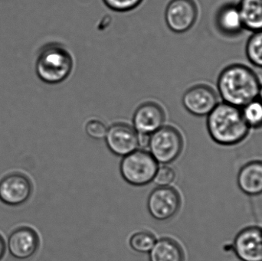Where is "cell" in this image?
Listing matches in <instances>:
<instances>
[{"instance_id":"8","label":"cell","mask_w":262,"mask_h":261,"mask_svg":"<svg viewBox=\"0 0 262 261\" xmlns=\"http://www.w3.org/2000/svg\"><path fill=\"white\" fill-rule=\"evenodd\" d=\"M219 103L215 90L205 84L193 86L186 90L183 97L185 108L196 116H208Z\"/></svg>"},{"instance_id":"22","label":"cell","mask_w":262,"mask_h":261,"mask_svg":"<svg viewBox=\"0 0 262 261\" xmlns=\"http://www.w3.org/2000/svg\"><path fill=\"white\" fill-rule=\"evenodd\" d=\"M175 178V171L170 167L163 165L158 168L152 181L159 187H166L173 182Z\"/></svg>"},{"instance_id":"17","label":"cell","mask_w":262,"mask_h":261,"mask_svg":"<svg viewBox=\"0 0 262 261\" xmlns=\"http://www.w3.org/2000/svg\"><path fill=\"white\" fill-rule=\"evenodd\" d=\"M238 6L245 29L262 30V0H240Z\"/></svg>"},{"instance_id":"9","label":"cell","mask_w":262,"mask_h":261,"mask_svg":"<svg viewBox=\"0 0 262 261\" xmlns=\"http://www.w3.org/2000/svg\"><path fill=\"white\" fill-rule=\"evenodd\" d=\"M104 139L114 154L123 157L139 147L138 133L134 127L124 123H117L107 128Z\"/></svg>"},{"instance_id":"24","label":"cell","mask_w":262,"mask_h":261,"mask_svg":"<svg viewBox=\"0 0 262 261\" xmlns=\"http://www.w3.org/2000/svg\"><path fill=\"white\" fill-rule=\"evenodd\" d=\"M5 251H6V244H5L3 237L0 235V260L4 256Z\"/></svg>"},{"instance_id":"21","label":"cell","mask_w":262,"mask_h":261,"mask_svg":"<svg viewBox=\"0 0 262 261\" xmlns=\"http://www.w3.org/2000/svg\"><path fill=\"white\" fill-rule=\"evenodd\" d=\"M84 129L88 136L92 139H104L107 134V127L106 124L101 120L95 118L89 120L84 126Z\"/></svg>"},{"instance_id":"1","label":"cell","mask_w":262,"mask_h":261,"mask_svg":"<svg viewBox=\"0 0 262 261\" xmlns=\"http://www.w3.org/2000/svg\"><path fill=\"white\" fill-rule=\"evenodd\" d=\"M261 84L252 68L244 64H234L222 70L217 88L223 102L243 108L258 98Z\"/></svg>"},{"instance_id":"11","label":"cell","mask_w":262,"mask_h":261,"mask_svg":"<svg viewBox=\"0 0 262 261\" xmlns=\"http://www.w3.org/2000/svg\"><path fill=\"white\" fill-rule=\"evenodd\" d=\"M234 251L242 261H262V229L249 227L242 230L234 241Z\"/></svg>"},{"instance_id":"6","label":"cell","mask_w":262,"mask_h":261,"mask_svg":"<svg viewBox=\"0 0 262 261\" xmlns=\"http://www.w3.org/2000/svg\"><path fill=\"white\" fill-rule=\"evenodd\" d=\"M198 18V7L194 0H171L166 9L165 18L168 27L176 33L191 29Z\"/></svg>"},{"instance_id":"10","label":"cell","mask_w":262,"mask_h":261,"mask_svg":"<svg viewBox=\"0 0 262 261\" xmlns=\"http://www.w3.org/2000/svg\"><path fill=\"white\" fill-rule=\"evenodd\" d=\"M32 191L30 181L20 173L8 175L0 181V201L10 206H17L26 202Z\"/></svg>"},{"instance_id":"5","label":"cell","mask_w":262,"mask_h":261,"mask_svg":"<svg viewBox=\"0 0 262 261\" xmlns=\"http://www.w3.org/2000/svg\"><path fill=\"white\" fill-rule=\"evenodd\" d=\"M148 148L157 163H171L181 154L183 136L174 127L163 126L150 135Z\"/></svg>"},{"instance_id":"20","label":"cell","mask_w":262,"mask_h":261,"mask_svg":"<svg viewBox=\"0 0 262 261\" xmlns=\"http://www.w3.org/2000/svg\"><path fill=\"white\" fill-rule=\"evenodd\" d=\"M156 243L154 236L146 231L136 233L130 239L131 248L139 253L146 254L152 249Z\"/></svg>"},{"instance_id":"13","label":"cell","mask_w":262,"mask_h":261,"mask_svg":"<svg viewBox=\"0 0 262 261\" xmlns=\"http://www.w3.org/2000/svg\"><path fill=\"white\" fill-rule=\"evenodd\" d=\"M39 245L38 234L32 228L21 227L15 230L8 239V249L12 257L25 260L32 257Z\"/></svg>"},{"instance_id":"12","label":"cell","mask_w":262,"mask_h":261,"mask_svg":"<svg viewBox=\"0 0 262 261\" xmlns=\"http://www.w3.org/2000/svg\"><path fill=\"white\" fill-rule=\"evenodd\" d=\"M164 110L159 104L146 102L136 110L133 117V127L140 134L151 135L163 127Z\"/></svg>"},{"instance_id":"3","label":"cell","mask_w":262,"mask_h":261,"mask_svg":"<svg viewBox=\"0 0 262 261\" xmlns=\"http://www.w3.org/2000/svg\"><path fill=\"white\" fill-rule=\"evenodd\" d=\"M73 65V58L69 51L59 43L52 42L40 50L35 62V70L43 82L57 84L69 78Z\"/></svg>"},{"instance_id":"4","label":"cell","mask_w":262,"mask_h":261,"mask_svg":"<svg viewBox=\"0 0 262 261\" xmlns=\"http://www.w3.org/2000/svg\"><path fill=\"white\" fill-rule=\"evenodd\" d=\"M158 163L149 152L137 150L124 156L121 163L123 179L132 185L142 186L154 180Z\"/></svg>"},{"instance_id":"18","label":"cell","mask_w":262,"mask_h":261,"mask_svg":"<svg viewBox=\"0 0 262 261\" xmlns=\"http://www.w3.org/2000/svg\"><path fill=\"white\" fill-rule=\"evenodd\" d=\"M246 56L251 64L262 68V30L253 32L246 46Z\"/></svg>"},{"instance_id":"23","label":"cell","mask_w":262,"mask_h":261,"mask_svg":"<svg viewBox=\"0 0 262 261\" xmlns=\"http://www.w3.org/2000/svg\"><path fill=\"white\" fill-rule=\"evenodd\" d=\"M104 4L116 12H128L140 6L143 0H103Z\"/></svg>"},{"instance_id":"7","label":"cell","mask_w":262,"mask_h":261,"mask_svg":"<svg viewBox=\"0 0 262 261\" xmlns=\"http://www.w3.org/2000/svg\"><path fill=\"white\" fill-rule=\"evenodd\" d=\"M180 196L170 187H158L148 197L147 208L149 214L158 221L172 219L180 208Z\"/></svg>"},{"instance_id":"19","label":"cell","mask_w":262,"mask_h":261,"mask_svg":"<svg viewBox=\"0 0 262 261\" xmlns=\"http://www.w3.org/2000/svg\"><path fill=\"white\" fill-rule=\"evenodd\" d=\"M243 118L249 128L262 127V102L258 98L246 104L241 108Z\"/></svg>"},{"instance_id":"25","label":"cell","mask_w":262,"mask_h":261,"mask_svg":"<svg viewBox=\"0 0 262 261\" xmlns=\"http://www.w3.org/2000/svg\"><path fill=\"white\" fill-rule=\"evenodd\" d=\"M258 98L262 102V84H261V87H260L259 93H258Z\"/></svg>"},{"instance_id":"14","label":"cell","mask_w":262,"mask_h":261,"mask_svg":"<svg viewBox=\"0 0 262 261\" xmlns=\"http://www.w3.org/2000/svg\"><path fill=\"white\" fill-rule=\"evenodd\" d=\"M238 185L248 196L262 194L261 161H252L242 167L238 175Z\"/></svg>"},{"instance_id":"15","label":"cell","mask_w":262,"mask_h":261,"mask_svg":"<svg viewBox=\"0 0 262 261\" xmlns=\"http://www.w3.org/2000/svg\"><path fill=\"white\" fill-rule=\"evenodd\" d=\"M216 25L224 35L234 36L241 33L245 27L238 5L228 3L222 6L217 12Z\"/></svg>"},{"instance_id":"16","label":"cell","mask_w":262,"mask_h":261,"mask_svg":"<svg viewBox=\"0 0 262 261\" xmlns=\"http://www.w3.org/2000/svg\"><path fill=\"white\" fill-rule=\"evenodd\" d=\"M149 261H184L181 247L169 239H162L156 242L149 252Z\"/></svg>"},{"instance_id":"2","label":"cell","mask_w":262,"mask_h":261,"mask_svg":"<svg viewBox=\"0 0 262 261\" xmlns=\"http://www.w3.org/2000/svg\"><path fill=\"white\" fill-rule=\"evenodd\" d=\"M207 130L212 140L223 146H234L243 142L249 135V126L241 108L219 103L208 115Z\"/></svg>"}]
</instances>
